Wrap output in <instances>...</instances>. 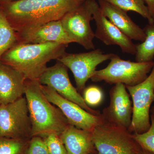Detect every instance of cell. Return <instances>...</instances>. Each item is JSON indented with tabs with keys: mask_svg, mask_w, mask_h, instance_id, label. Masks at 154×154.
I'll use <instances>...</instances> for the list:
<instances>
[{
	"mask_svg": "<svg viewBox=\"0 0 154 154\" xmlns=\"http://www.w3.org/2000/svg\"><path fill=\"white\" fill-rule=\"evenodd\" d=\"M1 8L15 31L60 20L77 7L75 0H19Z\"/></svg>",
	"mask_w": 154,
	"mask_h": 154,
	"instance_id": "6da1fadb",
	"label": "cell"
},
{
	"mask_svg": "<svg viewBox=\"0 0 154 154\" xmlns=\"http://www.w3.org/2000/svg\"><path fill=\"white\" fill-rule=\"evenodd\" d=\"M68 45L57 42L43 44L17 43L0 60L20 72L26 80H38L47 69L48 63L60 58Z\"/></svg>",
	"mask_w": 154,
	"mask_h": 154,
	"instance_id": "7a4b0ae2",
	"label": "cell"
},
{
	"mask_svg": "<svg viewBox=\"0 0 154 154\" xmlns=\"http://www.w3.org/2000/svg\"><path fill=\"white\" fill-rule=\"evenodd\" d=\"M25 95L32 124V137L60 136L70 123L60 109L48 100L38 80H25Z\"/></svg>",
	"mask_w": 154,
	"mask_h": 154,
	"instance_id": "3957f363",
	"label": "cell"
},
{
	"mask_svg": "<svg viewBox=\"0 0 154 154\" xmlns=\"http://www.w3.org/2000/svg\"><path fill=\"white\" fill-rule=\"evenodd\" d=\"M154 64V61L143 63L124 60L115 54L107 66L96 70L91 79L95 82H104L110 85L135 86L147 78Z\"/></svg>",
	"mask_w": 154,
	"mask_h": 154,
	"instance_id": "277c9868",
	"label": "cell"
},
{
	"mask_svg": "<svg viewBox=\"0 0 154 154\" xmlns=\"http://www.w3.org/2000/svg\"><path fill=\"white\" fill-rule=\"evenodd\" d=\"M95 0H86L69 11L60 19L63 27L72 42L82 45L86 50L95 49V33L91 28L95 11L99 8Z\"/></svg>",
	"mask_w": 154,
	"mask_h": 154,
	"instance_id": "5b68a950",
	"label": "cell"
},
{
	"mask_svg": "<svg viewBox=\"0 0 154 154\" xmlns=\"http://www.w3.org/2000/svg\"><path fill=\"white\" fill-rule=\"evenodd\" d=\"M92 134L98 154H139L141 150L133 134L125 128L105 122L96 126Z\"/></svg>",
	"mask_w": 154,
	"mask_h": 154,
	"instance_id": "8992f818",
	"label": "cell"
},
{
	"mask_svg": "<svg viewBox=\"0 0 154 154\" xmlns=\"http://www.w3.org/2000/svg\"><path fill=\"white\" fill-rule=\"evenodd\" d=\"M125 86L133 105L132 119L128 131L132 134L143 133L151 126L150 110L154 102V64L143 82L135 86Z\"/></svg>",
	"mask_w": 154,
	"mask_h": 154,
	"instance_id": "52a82bcc",
	"label": "cell"
},
{
	"mask_svg": "<svg viewBox=\"0 0 154 154\" xmlns=\"http://www.w3.org/2000/svg\"><path fill=\"white\" fill-rule=\"evenodd\" d=\"M31 133L32 124L25 97L0 105V137L30 140Z\"/></svg>",
	"mask_w": 154,
	"mask_h": 154,
	"instance_id": "ba28073f",
	"label": "cell"
},
{
	"mask_svg": "<svg viewBox=\"0 0 154 154\" xmlns=\"http://www.w3.org/2000/svg\"><path fill=\"white\" fill-rule=\"evenodd\" d=\"M113 53L105 54L99 48L89 52L66 53L57 61L63 64L72 72L79 92L86 88V83L96 71L97 66L105 61L110 60Z\"/></svg>",
	"mask_w": 154,
	"mask_h": 154,
	"instance_id": "9c48e42d",
	"label": "cell"
},
{
	"mask_svg": "<svg viewBox=\"0 0 154 154\" xmlns=\"http://www.w3.org/2000/svg\"><path fill=\"white\" fill-rule=\"evenodd\" d=\"M41 87L48 100L60 109L70 124L92 132L96 126L106 122L102 113L100 115L91 114L74 102L65 99L52 88L42 85Z\"/></svg>",
	"mask_w": 154,
	"mask_h": 154,
	"instance_id": "30bf717a",
	"label": "cell"
},
{
	"mask_svg": "<svg viewBox=\"0 0 154 154\" xmlns=\"http://www.w3.org/2000/svg\"><path fill=\"white\" fill-rule=\"evenodd\" d=\"M38 81L41 85L52 88L65 99L74 102L89 113L95 115L102 114L99 110L87 105L83 96L71 82L67 67L59 61L53 66L48 67Z\"/></svg>",
	"mask_w": 154,
	"mask_h": 154,
	"instance_id": "8fae6325",
	"label": "cell"
},
{
	"mask_svg": "<svg viewBox=\"0 0 154 154\" xmlns=\"http://www.w3.org/2000/svg\"><path fill=\"white\" fill-rule=\"evenodd\" d=\"M110 102L102 115L106 123L128 130L132 119L133 105L124 84H116L109 92Z\"/></svg>",
	"mask_w": 154,
	"mask_h": 154,
	"instance_id": "7c38bea8",
	"label": "cell"
},
{
	"mask_svg": "<svg viewBox=\"0 0 154 154\" xmlns=\"http://www.w3.org/2000/svg\"><path fill=\"white\" fill-rule=\"evenodd\" d=\"M17 43L43 44L57 42L68 45L72 43L60 20L27 28L16 33Z\"/></svg>",
	"mask_w": 154,
	"mask_h": 154,
	"instance_id": "4fadbf2b",
	"label": "cell"
},
{
	"mask_svg": "<svg viewBox=\"0 0 154 154\" xmlns=\"http://www.w3.org/2000/svg\"><path fill=\"white\" fill-rule=\"evenodd\" d=\"M96 29L95 36L107 45H117L122 52L135 55L136 45L132 40L113 25L102 14L99 7L96 9L93 16Z\"/></svg>",
	"mask_w": 154,
	"mask_h": 154,
	"instance_id": "5bb4252c",
	"label": "cell"
},
{
	"mask_svg": "<svg viewBox=\"0 0 154 154\" xmlns=\"http://www.w3.org/2000/svg\"><path fill=\"white\" fill-rule=\"evenodd\" d=\"M25 80L20 72L0 60V105L15 102L25 95Z\"/></svg>",
	"mask_w": 154,
	"mask_h": 154,
	"instance_id": "9a60e30c",
	"label": "cell"
},
{
	"mask_svg": "<svg viewBox=\"0 0 154 154\" xmlns=\"http://www.w3.org/2000/svg\"><path fill=\"white\" fill-rule=\"evenodd\" d=\"M97 2L103 15L128 38L132 40L144 41L146 34L143 29L133 21L127 12L106 0H97Z\"/></svg>",
	"mask_w": 154,
	"mask_h": 154,
	"instance_id": "2e32d148",
	"label": "cell"
},
{
	"mask_svg": "<svg viewBox=\"0 0 154 154\" xmlns=\"http://www.w3.org/2000/svg\"><path fill=\"white\" fill-rule=\"evenodd\" d=\"M60 137L67 154H98L91 131L70 124Z\"/></svg>",
	"mask_w": 154,
	"mask_h": 154,
	"instance_id": "e0dca14e",
	"label": "cell"
},
{
	"mask_svg": "<svg viewBox=\"0 0 154 154\" xmlns=\"http://www.w3.org/2000/svg\"><path fill=\"white\" fill-rule=\"evenodd\" d=\"M146 38L136 45L135 60L137 62H149L154 59V22L149 23L143 29Z\"/></svg>",
	"mask_w": 154,
	"mask_h": 154,
	"instance_id": "ac0fdd59",
	"label": "cell"
},
{
	"mask_svg": "<svg viewBox=\"0 0 154 154\" xmlns=\"http://www.w3.org/2000/svg\"><path fill=\"white\" fill-rule=\"evenodd\" d=\"M17 43V36L6 14L0 8V60L3 54Z\"/></svg>",
	"mask_w": 154,
	"mask_h": 154,
	"instance_id": "d6986e66",
	"label": "cell"
},
{
	"mask_svg": "<svg viewBox=\"0 0 154 154\" xmlns=\"http://www.w3.org/2000/svg\"><path fill=\"white\" fill-rule=\"evenodd\" d=\"M106 1L125 12L133 11L137 13L143 18L147 19L149 23L154 22L150 15L148 9L143 0H106Z\"/></svg>",
	"mask_w": 154,
	"mask_h": 154,
	"instance_id": "ffe728a7",
	"label": "cell"
},
{
	"mask_svg": "<svg viewBox=\"0 0 154 154\" xmlns=\"http://www.w3.org/2000/svg\"><path fill=\"white\" fill-rule=\"evenodd\" d=\"M30 140L0 137V154H25Z\"/></svg>",
	"mask_w": 154,
	"mask_h": 154,
	"instance_id": "44dd1931",
	"label": "cell"
},
{
	"mask_svg": "<svg viewBox=\"0 0 154 154\" xmlns=\"http://www.w3.org/2000/svg\"><path fill=\"white\" fill-rule=\"evenodd\" d=\"M151 126L143 133L133 134L134 137L141 148L154 154V117L150 116Z\"/></svg>",
	"mask_w": 154,
	"mask_h": 154,
	"instance_id": "7402d4cb",
	"label": "cell"
},
{
	"mask_svg": "<svg viewBox=\"0 0 154 154\" xmlns=\"http://www.w3.org/2000/svg\"><path fill=\"white\" fill-rule=\"evenodd\" d=\"M103 92L101 88L96 85L85 88L83 91V98L89 107H95L101 104L103 99Z\"/></svg>",
	"mask_w": 154,
	"mask_h": 154,
	"instance_id": "603a6c76",
	"label": "cell"
},
{
	"mask_svg": "<svg viewBox=\"0 0 154 154\" xmlns=\"http://www.w3.org/2000/svg\"><path fill=\"white\" fill-rule=\"evenodd\" d=\"M43 139L49 154H67L59 136L51 134Z\"/></svg>",
	"mask_w": 154,
	"mask_h": 154,
	"instance_id": "cb8c5ba5",
	"label": "cell"
},
{
	"mask_svg": "<svg viewBox=\"0 0 154 154\" xmlns=\"http://www.w3.org/2000/svg\"><path fill=\"white\" fill-rule=\"evenodd\" d=\"M25 154H49L44 139L38 136L31 137Z\"/></svg>",
	"mask_w": 154,
	"mask_h": 154,
	"instance_id": "d4e9b609",
	"label": "cell"
},
{
	"mask_svg": "<svg viewBox=\"0 0 154 154\" xmlns=\"http://www.w3.org/2000/svg\"><path fill=\"white\" fill-rule=\"evenodd\" d=\"M148 9L149 13L154 22V0H143Z\"/></svg>",
	"mask_w": 154,
	"mask_h": 154,
	"instance_id": "484cf974",
	"label": "cell"
},
{
	"mask_svg": "<svg viewBox=\"0 0 154 154\" xmlns=\"http://www.w3.org/2000/svg\"><path fill=\"white\" fill-rule=\"evenodd\" d=\"M139 154H154L151 152L149 151L146 150L145 149H141L140 152Z\"/></svg>",
	"mask_w": 154,
	"mask_h": 154,
	"instance_id": "4316f807",
	"label": "cell"
},
{
	"mask_svg": "<svg viewBox=\"0 0 154 154\" xmlns=\"http://www.w3.org/2000/svg\"><path fill=\"white\" fill-rule=\"evenodd\" d=\"M85 1L86 0H75V2L77 5L79 6Z\"/></svg>",
	"mask_w": 154,
	"mask_h": 154,
	"instance_id": "83f0119b",
	"label": "cell"
},
{
	"mask_svg": "<svg viewBox=\"0 0 154 154\" xmlns=\"http://www.w3.org/2000/svg\"><path fill=\"white\" fill-rule=\"evenodd\" d=\"M19 0H0V3L10 2H15Z\"/></svg>",
	"mask_w": 154,
	"mask_h": 154,
	"instance_id": "f1b7e54d",
	"label": "cell"
},
{
	"mask_svg": "<svg viewBox=\"0 0 154 154\" xmlns=\"http://www.w3.org/2000/svg\"><path fill=\"white\" fill-rule=\"evenodd\" d=\"M150 116L154 117V105L151 108Z\"/></svg>",
	"mask_w": 154,
	"mask_h": 154,
	"instance_id": "f546056e",
	"label": "cell"
},
{
	"mask_svg": "<svg viewBox=\"0 0 154 154\" xmlns=\"http://www.w3.org/2000/svg\"><path fill=\"white\" fill-rule=\"evenodd\" d=\"M153 102H154V90Z\"/></svg>",
	"mask_w": 154,
	"mask_h": 154,
	"instance_id": "4dcf8cb0",
	"label": "cell"
}]
</instances>
